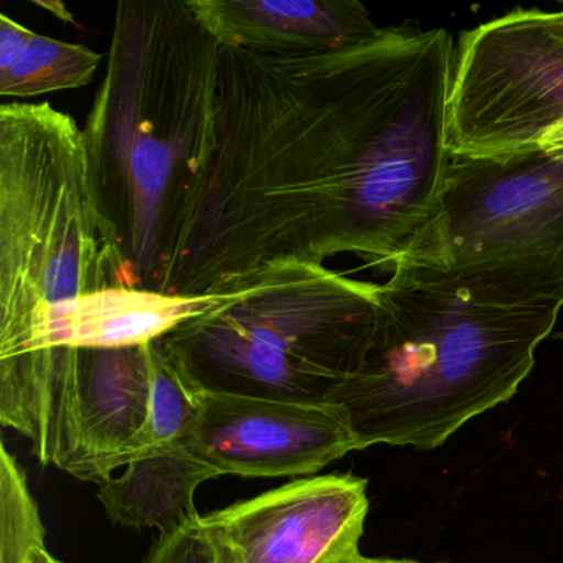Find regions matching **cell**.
Returning a JSON list of instances; mask_svg holds the SVG:
<instances>
[{
  "label": "cell",
  "mask_w": 563,
  "mask_h": 563,
  "mask_svg": "<svg viewBox=\"0 0 563 563\" xmlns=\"http://www.w3.org/2000/svg\"><path fill=\"white\" fill-rule=\"evenodd\" d=\"M101 55L80 44L29 32L14 64L0 71V95L32 98L91 84Z\"/></svg>",
  "instance_id": "14"
},
{
  "label": "cell",
  "mask_w": 563,
  "mask_h": 563,
  "mask_svg": "<svg viewBox=\"0 0 563 563\" xmlns=\"http://www.w3.org/2000/svg\"><path fill=\"white\" fill-rule=\"evenodd\" d=\"M560 14H562V15H563V11H560Z\"/></svg>",
  "instance_id": "20"
},
{
  "label": "cell",
  "mask_w": 563,
  "mask_h": 563,
  "mask_svg": "<svg viewBox=\"0 0 563 563\" xmlns=\"http://www.w3.org/2000/svg\"><path fill=\"white\" fill-rule=\"evenodd\" d=\"M222 47L295 57L342 51L384 32L355 0H189Z\"/></svg>",
  "instance_id": "11"
},
{
  "label": "cell",
  "mask_w": 563,
  "mask_h": 563,
  "mask_svg": "<svg viewBox=\"0 0 563 563\" xmlns=\"http://www.w3.org/2000/svg\"><path fill=\"white\" fill-rule=\"evenodd\" d=\"M216 299L217 295L174 296L143 288L104 289L58 306L0 357L34 349H120L147 344L206 311Z\"/></svg>",
  "instance_id": "12"
},
{
  "label": "cell",
  "mask_w": 563,
  "mask_h": 563,
  "mask_svg": "<svg viewBox=\"0 0 563 563\" xmlns=\"http://www.w3.org/2000/svg\"><path fill=\"white\" fill-rule=\"evenodd\" d=\"M559 309L487 305L446 283L394 269L378 285L361 367L329 401L344 408L358 451L434 450L509 401L552 334Z\"/></svg>",
  "instance_id": "3"
},
{
  "label": "cell",
  "mask_w": 563,
  "mask_h": 563,
  "mask_svg": "<svg viewBox=\"0 0 563 563\" xmlns=\"http://www.w3.org/2000/svg\"><path fill=\"white\" fill-rule=\"evenodd\" d=\"M394 269L487 305L560 311L563 154H450L433 213Z\"/></svg>",
  "instance_id": "6"
},
{
  "label": "cell",
  "mask_w": 563,
  "mask_h": 563,
  "mask_svg": "<svg viewBox=\"0 0 563 563\" xmlns=\"http://www.w3.org/2000/svg\"><path fill=\"white\" fill-rule=\"evenodd\" d=\"M143 563H236L229 547L203 526L202 517L197 522L159 536Z\"/></svg>",
  "instance_id": "15"
},
{
  "label": "cell",
  "mask_w": 563,
  "mask_h": 563,
  "mask_svg": "<svg viewBox=\"0 0 563 563\" xmlns=\"http://www.w3.org/2000/svg\"><path fill=\"white\" fill-rule=\"evenodd\" d=\"M540 150L552 154H563V121L553 126L539 143Z\"/></svg>",
  "instance_id": "16"
},
{
  "label": "cell",
  "mask_w": 563,
  "mask_h": 563,
  "mask_svg": "<svg viewBox=\"0 0 563 563\" xmlns=\"http://www.w3.org/2000/svg\"><path fill=\"white\" fill-rule=\"evenodd\" d=\"M27 563H31V562H27Z\"/></svg>",
  "instance_id": "21"
},
{
  "label": "cell",
  "mask_w": 563,
  "mask_h": 563,
  "mask_svg": "<svg viewBox=\"0 0 563 563\" xmlns=\"http://www.w3.org/2000/svg\"><path fill=\"white\" fill-rule=\"evenodd\" d=\"M140 288L91 187L84 133L51 103L0 108V354L58 306Z\"/></svg>",
  "instance_id": "5"
},
{
  "label": "cell",
  "mask_w": 563,
  "mask_h": 563,
  "mask_svg": "<svg viewBox=\"0 0 563 563\" xmlns=\"http://www.w3.org/2000/svg\"><path fill=\"white\" fill-rule=\"evenodd\" d=\"M563 121V15L510 12L461 38L448 101L451 156L539 147Z\"/></svg>",
  "instance_id": "8"
},
{
  "label": "cell",
  "mask_w": 563,
  "mask_h": 563,
  "mask_svg": "<svg viewBox=\"0 0 563 563\" xmlns=\"http://www.w3.org/2000/svg\"><path fill=\"white\" fill-rule=\"evenodd\" d=\"M31 563H62L60 560L55 559L45 547H38V549L32 550Z\"/></svg>",
  "instance_id": "18"
},
{
  "label": "cell",
  "mask_w": 563,
  "mask_h": 563,
  "mask_svg": "<svg viewBox=\"0 0 563 563\" xmlns=\"http://www.w3.org/2000/svg\"><path fill=\"white\" fill-rule=\"evenodd\" d=\"M219 476H308L358 451L344 408L331 401L206 391L184 441Z\"/></svg>",
  "instance_id": "9"
},
{
  "label": "cell",
  "mask_w": 563,
  "mask_h": 563,
  "mask_svg": "<svg viewBox=\"0 0 563 563\" xmlns=\"http://www.w3.org/2000/svg\"><path fill=\"white\" fill-rule=\"evenodd\" d=\"M367 479L301 477L202 516L236 563H347L361 553Z\"/></svg>",
  "instance_id": "10"
},
{
  "label": "cell",
  "mask_w": 563,
  "mask_h": 563,
  "mask_svg": "<svg viewBox=\"0 0 563 563\" xmlns=\"http://www.w3.org/2000/svg\"><path fill=\"white\" fill-rule=\"evenodd\" d=\"M161 341L206 391L329 401L364 361L378 285L324 265L278 262L216 292Z\"/></svg>",
  "instance_id": "4"
},
{
  "label": "cell",
  "mask_w": 563,
  "mask_h": 563,
  "mask_svg": "<svg viewBox=\"0 0 563 563\" xmlns=\"http://www.w3.org/2000/svg\"><path fill=\"white\" fill-rule=\"evenodd\" d=\"M347 563H424V562H417V560H407V559H372V556H365L362 555V553H358V555H355L354 559L351 560V562ZM433 563H446V562H433Z\"/></svg>",
  "instance_id": "17"
},
{
  "label": "cell",
  "mask_w": 563,
  "mask_h": 563,
  "mask_svg": "<svg viewBox=\"0 0 563 563\" xmlns=\"http://www.w3.org/2000/svg\"><path fill=\"white\" fill-rule=\"evenodd\" d=\"M454 60L444 29L295 57L220 48L212 154L156 291L216 295L272 263L342 253L394 269L443 187Z\"/></svg>",
  "instance_id": "1"
},
{
  "label": "cell",
  "mask_w": 563,
  "mask_h": 563,
  "mask_svg": "<svg viewBox=\"0 0 563 563\" xmlns=\"http://www.w3.org/2000/svg\"><path fill=\"white\" fill-rule=\"evenodd\" d=\"M213 477L219 474L183 443L126 464L120 476L98 484L97 496L114 523L169 536L202 517L196 490Z\"/></svg>",
  "instance_id": "13"
},
{
  "label": "cell",
  "mask_w": 563,
  "mask_h": 563,
  "mask_svg": "<svg viewBox=\"0 0 563 563\" xmlns=\"http://www.w3.org/2000/svg\"><path fill=\"white\" fill-rule=\"evenodd\" d=\"M153 342L47 347L0 357V421L44 466L85 483L133 461L153 418Z\"/></svg>",
  "instance_id": "7"
},
{
  "label": "cell",
  "mask_w": 563,
  "mask_h": 563,
  "mask_svg": "<svg viewBox=\"0 0 563 563\" xmlns=\"http://www.w3.org/2000/svg\"><path fill=\"white\" fill-rule=\"evenodd\" d=\"M220 48L189 0L117 5L81 133L98 206L143 289L156 291L170 227L212 154Z\"/></svg>",
  "instance_id": "2"
},
{
  "label": "cell",
  "mask_w": 563,
  "mask_h": 563,
  "mask_svg": "<svg viewBox=\"0 0 563 563\" xmlns=\"http://www.w3.org/2000/svg\"><path fill=\"white\" fill-rule=\"evenodd\" d=\"M0 553H25V552H0Z\"/></svg>",
  "instance_id": "19"
}]
</instances>
